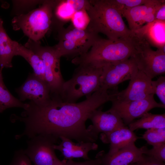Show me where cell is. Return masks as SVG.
Returning <instances> with one entry per match:
<instances>
[{
	"label": "cell",
	"instance_id": "1",
	"mask_svg": "<svg viewBox=\"0 0 165 165\" xmlns=\"http://www.w3.org/2000/svg\"><path fill=\"white\" fill-rule=\"evenodd\" d=\"M111 98L108 91L100 88L78 103L65 102L57 95L51 96L49 101L43 105L30 101L20 116H14L15 122H22L25 126L23 132L16 138L26 136L29 139L42 135L57 140L64 137L78 142H95L98 137L86 128V122L94 111L110 101Z\"/></svg>",
	"mask_w": 165,
	"mask_h": 165
},
{
	"label": "cell",
	"instance_id": "2",
	"mask_svg": "<svg viewBox=\"0 0 165 165\" xmlns=\"http://www.w3.org/2000/svg\"><path fill=\"white\" fill-rule=\"evenodd\" d=\"M143 42L136 35L132 37L116 40L100 38L86 53L74 58L72 62L75 65L89 64L102 68L134 56L140 50Z\"/></svg>",
	"mask_w": 165,
	"mask_h": 165
},
{
	"label": "cell",
	"instance_id": "3",
	"mask_svg": "<svg viewBox=\"0 0 165 165\" xmlns=\"http://www.w3.org/2000/svg\"><path fill=\"white\" fill-rule=\"evenodd\" d=\"M86 11L90 18L86 29L90 31L102 33L110 40L136 35L127 27L121 13L110 0H89Z\"/></svg>",
	"mask_w": 165,
	"mask_h": 165
},
{
	"label": "cell",
	"instance_id": "4",
	"mask_svg": "<svg viewBox=\"0 0 165 165\" xmlns=\"http://www.w3.org/2000/svg\"><path fill=\"white\" fill-rule=\"evenodd\" d=\"M102 68L89 64L78 65L72 77L65 81L59 96L68 103H76L80 98L90 97L100 88V78Z\"/></svg>",
	"mask_w": 165,
	"mask_h": 165
},
{
	"label": "cell",
	"instance_id": "5",
	"mask_svg": "<svg viewBox=\"0 0 165 165\" xmlns=\"http://www.w3.org/2000/svg\"><path fill=\"white\" fill-rule=\"evenodd\" d=\"M55 2L43 0L38 8L15 16L12 20L13 29L21 30L29 39L40 41L51 29Z\"/></svg>",
	"mask_w": 165,
	"mask_h": 165
},
{
	"label": "cell",
	"instance_id": "6",
	"mask_svg": "<svg viewBox=\"0 0 165 165\" xmlns=\"http://www.w3.org/2000/svg\"><path fill=\"white\" fill-rule=\"evenodd\" d=\"M24 46L37 54L42 59L44 69L45 79L49 85L51 95L60 96L65 82L60 69L61 57L54 46H43L40 41L28 39Z\"/></svg>",
	"mask_w": 165,
	"mask_h": 165
},
{
	"label": "cell",
	"instance_id": "7",
	"mask_svg": "<svg viewBox=\"0 0 165 165\" xmlns=\"http://www.w3.org/2000/svg\"><path fill=\"white\" fill-rule=\"evenodd\" d=\"M25 153L34 165H55L61 162L55 152L57 140L49 135H38L29 138Z\"/></svg>",
	"mask_w": 165,
	"mask_h": 165
},
{
	"label": "cell",
	"instance_id": "8",
	"mask_svg": "<svg viewBox=\"0 0 165 165\" xmlns=\"http://www.w3.org/2000/svg\"><path fill=\"white\" fill-rule=\"evenodd\" d=\"M138 71L134 56L123 61L105 65L102 67L100 88L107 91L116 89L119 84L132 79Z\"/></svg>",
	"mask_w": 165,
	"mask_h": 165
},
{
	"label": "cell",
	"instance_id": "9",
	"mask_svg": "<svg viewBox=\"0 0 165 165\" xmlns=\"http://www.w3.org/2000/svg\"><path fill=\"white\" fill-rule=\"evenodd\" d=\"M154 95L152 94L144 99L130 101L112 99L111 101L112 106L108 110L117 114L125 125H129L153 108H165V105L156 102Z\"/></svg>",
	"mask_w": 165,
	"mask_h": 165
},
{
	"label": "cell",
	"instance_id": "10",
	"mask_svg": "<svg viewBox=\"0 0 165 165\" xmlns=\"http://www.w3.org/2000/svg\"><path fill=\"white\" fill-rule=\"evenodd\" d=\"M138 70L152 79L165 73V52L157 49L152 50L145 41L134 56Z\"/></svg>",
	"mask_w": 165,
	"mask_h": 165
},
{
	"label": "cell",
	"instance_id": "11",
	"mask_svg": "<svg viewBox=\"0 0 165 165\" xmlns=\"http://www.w3.org/2000/svg\"><path fill=\"white\" fill-rule=\"evenodd\" d=\"M152 80L139 70L136 75L130 80L125 89L120 92L117 90V88L108 90L111 95V101L115 99L121 101H130L144 99L154 94L151 84Z\"/></svg>",
	"mask_w": 165,
	"mask_h": 165
},
{
	"label": "cell",
	"instance_id": "12",
	"mask_svg": "<svg viewBox=\"0 0 165 165\" xmlns=\"http://www.w3.org/2000/svg\"><path fill=\"white\" fill-rule=\"evenodd\" d=\"M21 101L30 100L36 105H42L51 99L50 87L46 82L34 73L29 75L25 82L16 90Z\"/></svg>",
	"mask_w": 165,
	"mask_h": 165
},
{
	"label": "cell",
	"instance_id": "13",
	"mask_svg": "<svg viewBox=\"0 0 165 165\" xmlns=\"http://www.w3.org/2000/svg\"><path fill=\"white\" fill-rule=\"evenodd\" d=\"M165 2V0H149L145 4L124 9L121 13L126 19L129 28L134 32L145 23L154 21L156 12Z\"/></svg>",
	"mask_w": 165,
	"mask_h": 165
},
{
	"label": "cell",
	"instance_id": "14",
	"mask_svg": "<svg viewBox=\"0 0 165 165\" xmlns=\"http://www.w3.org/2000/svg\"><path fill=\"white\" fill-rule=\"evenodd\" d=\"M97 156L100 159L101 165H129L141 162L145 158V156L143 154L141 148H138L135 143L111 154L101 151L97 153Z\"/></svg>",
	"mask_w": 165,
	"mask_h": 165
},
{
	"label": "cell",
	"instance_id": "15",
	"mask_svg": "<svg viewBox=\"0 0 165 165\" xmlns=\"http://www.w3.org/2000/svg\"><path fill=\"white\" fill-rule=\"evenodd\" d=\"M89 119L92 124L88 128L98 137L100 133L110 132L126 126L117 114L109 110L104 112L97 109L91 113Z\"/></svg>",
	"mask_w": 165,
	"mask_h": 165
},
{
	"label": "cell",
	"instance_id": "16",
	"mask_svg": "<svg viewBox=\"0 0 165 165\" xmlns=\"http://www.w3.org/2000/svg\"><path fill=\"white\" fill-rule=\"evenodd\" d=\"M97 40L75 38L58 39V43L54 47L61 57H64L72 60L86 53Z\"/></svg>",
	"mask_w": 165,
	"mask_h": 165
},
{
	"label": "cell",
	"instance_id": "17",
	"mask_svg": "<svg viewBox=\"0 0 165 165\" xmlns=\"http://www.w3.org/2000/svg\"><path fill=\"white\" fill-rule=\"evenodd\" d=\"M61 143L55 144L54 148L55 150L61 152L65 160H73L75 158H82L86 160L90 159L89 152L92 150H97L98 145L95 142H78L75 143L72 140L61 137Z\"/></svg>",
	"mask_w": 165,
	"mask_h": 165
},
{
	"label": "cell",
	"instance_id": "18",
	"mask_svg": "<svg viewBox=\"0 0 165 165\" xmlns=\"http://www.w3.org/2000/svg\"><path fill=\"white\" fill-rule=\"evenodd\" d=\"M100 138L103 143L110 144L109 150L107 153L109 154H112L126 146L135 143L140 138L126 126L110 132L101 133Z\"/></svg>",
	"mask_w": 165,
	"mask_h": 165
},
{
	"label": "cell",
	"instance_id": "19",
	"mask_svg": "<svg viewBox=\"0 0 165 165\" xmlns=\"http://www.w3.org/2000/svg\"><path fill=\"white\" fill-rule=\"evenodd\" d=\"M165 22L157 20L147 24L134 32L141 39L161 50L165 45Z\"/></svg>",
	"mask_w": 165,
	"mask_h": 165
},
{
	"label": "cell",
	"instance_id": "20",
	"mask_svg": "<svg viewBox=\"0 0 165 165\" xmlns=\"http://www.w3.org/2000/svg\"><path fill=\"white\" fill-rule=\"evenodd\" d=\"M14 41L7 34L0 18V69L13 67L12 60L15 56Z\"/></svg>",
	"mask_w": 165,
	"mask_h": 165
},
{
	"label": "cell",
	"instance_id": "21",
	"mask_svg": "<svg viewBox=\"0 0 165 165\" xmlns=\"http://www.w3.org/2000/svg\"><path fill=\"white\" fill-rule=\"evenodd\" d=\"M14 48L15 55L20 56L23 57L32 68L34 73L39 78L45 81L43 64L41 58L31 50L15 41Z\"/></svg>",
	"mask_w": 165,
	"mask_h": 165
},
{
	"label": "cell",
	"instance_id": "22",
	"mask_svg": "<svg viewBox=\"0 0 165 165\" xmlns=\"http://www.w3.org/2000/svg\"><path fill=\"white\" fill-rule=\"evenodd\" d=\"M128 127L133 131L139 129L165 128V114H156L148 112L139 119L129 124Z\"/></svg>",
	"mask_w": 165,
	"mask_h": 165
},
{
	"label": "cell",
	"instance_id": "23",
	"mask_svg": "<svg viewBox=\"0 0 165 165\" xmlns=\"http://www.w3.org/2000/svg\"><path fill=\"white\" fill-rule=\"evenodd\" d=\"M2 71L0 69V112L13 107L26 109L28 106V103H24L14 97L7 89L3 80Z\"/></svg>",
	"mask_w": 165,
	"mask_h": 165
},
{
	"label": "cell",
	"instance_id": "24",
	"mask_svg": "<svg viewBox=\"0 0 165 165\" xmlns=\"http://www.w3.org/2000/svg\"><path fill=\"white\" fill-rule=\"evenodd\" d=\"M142 138L152 146L165 143V128L147 129L143 135Z\"/></svg>",
	"mask_w": 165,
	"mask_h": 165
},
{
	"label": "cell",
	"instance_id": "25",
	"mask_svg": "<svg viewBox=\"0 0 165 165\" xmlns=\"http://www.w3.org/2000/svg\"><path fill=\"white\" fill-rule=\"evenodd\" d=\"M143 154L158 161L162 162L165 161V143L153 146L148 149L144 146L140 148Z\"/></svg>",
	"mask_w": 165,
	"mask_h": 165
},
{
	"label": "cell",
	"instance_id": "26",
	"mask_svg": "<svg viewBox=\"0 0 165 165\" xmlns=\"http://www.w3.org/2000/svg\"><path fill=\"white\" fill-rule=\"evenodd\" d=\"M71 19L74 27L82 30L87 28L90 22L89 16L85 10L75 12Z\"/></svg>",
	"mask_w": 165,
	"mask_h": 165
},
{
	"label": "cell",
	"instance_id": "27",
	"mask_svg": "<svg viewBox=\"0 0 165 165\" xmlns=\"http://www.w3.org/2000/svg\"><path fill=\"white\" fill-rule=\"evenodd\" d=\"M151 84L154 94H156L161 103L165 105V76H161L156 80H152Z\"/></svg>",
	"mask_w": 165,
	"mask_h": 165
},
{
	"label": "cell",
	"instance_id": "28",
	"mask_svg": "<svg viewBox=\"0 0 165 165\" xmlns=\"http://www.w3.org/2000/svg\"><path fill=\"white\" fill-rule=\"evenodd\" d=\"M111 2L119 11L145 4L149 0H110Z\"/></svg>",
	"mask_w": 165,
	"mask_h": 165
},
{
	"label": "cell",
	"instance_id": "29",
	"mask_svg": "<svg viewBox=\"0 0 165 165\" xmlns=\"http://www.w3.org/2000/svg\"><path fill=\"white\" fill-rule=\"evenodd\" d=\"M8 165H32L31 162L25 153L24 149L15 152L13 158Z\"/></svg>",
	"mask_w": 165,
	"mask_h": 165
},
{
	"label": "cell",
	"instance_id": "30",
	"mask_svg": "<svg viewBox=\"0 0 165 165\" xmlns=\"http://www.w3.org/2000/svg\"><path fill=\"white\" fill-rule=\"evenodd\" d=\"M62 162V165H101L100 159L97 156L94 159H90L82 162H77L73 160H64Z\"/></svg>",
	"mask_w": 165,
	"mask_h": 165
},
{
	"label": "cell",
	"instance_id": "31",
	"mask_svg": "<svg viewBox=\"0 0 165 165\" xmlns=\"http://www.w3.org/2000/svg\"><path fill=\"white\" fill-rule=\"evenodd\" d=\"M155 20L165 21V2L158 9L155 14Z\"/></svg>",
	"mask_w": 165,
	"mask_h": 165
},
{
	"label": "cell",
	"instance_id": "32",
	"mask_svg": "<svg viewBox=\"0 0 165 165\" xmlns=\"http://www.w3.org/2000/svg\"><path fill=\"white\" fill-rule=\"evenodd\" d=\"M145 165H165V164L163 162L158 161L146 156Z\"/></svg>",
	"mask_w": 165,
	"mask_h": 165
},
{
	"label": "cell",
	"instance_id": "33",
	"mask_svg": "<svg viewBox=\"0 0 165 165\" xmlns=\"http://www.w3.org/2000/svg\"><path fill=\"white\" fill-rule=\"evenodd\" d=\"M146 159V156H145V160L141 162L131 164L129 165H145V162Z\"/></svg>",
	"mask_w": 165,
	"mask_h": 165
},
{
	"label": "cell",
	"instance_id": "34",
	"mask_svg": "<svg viewBox=\"0 0 165 165\" xmlns=\"http://www.w3.org/2000/svg\"><path fill=\"white\" fill-rule=\"evenodd\" d=\"M55 165H62V161H61V163L57 164H56Z\"/></svg>",
	"mask_w": 165,
	"mask_h": 165
}]
</instances>
